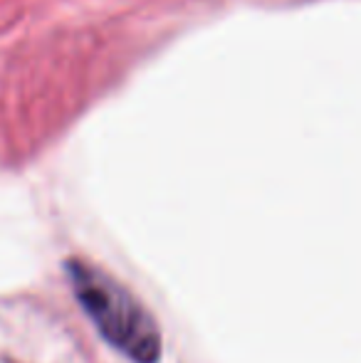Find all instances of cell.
Instances as JSON below:
<instances>
[{
  "instance_id": "obj_1",
  "label": "cell",
  "mask_w": 361,
  "mask_h": 363,
  "mask_svg": "<svg viewBox=\"0 0 361 363\" xmlns=\"http://www.w3.org/2000/svg\"><path fill=\"white\" fill-rule=\"evenodd\" d=\"M74 294L99 334L134 363H159L161 331L129 289L84 262H70Z\"/></svg>"
}]
</instances>
